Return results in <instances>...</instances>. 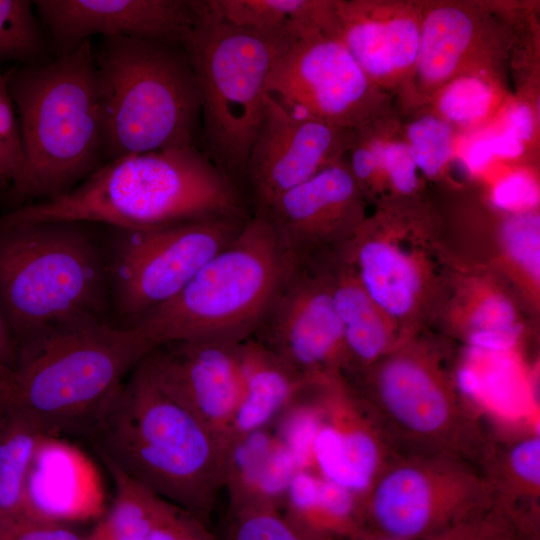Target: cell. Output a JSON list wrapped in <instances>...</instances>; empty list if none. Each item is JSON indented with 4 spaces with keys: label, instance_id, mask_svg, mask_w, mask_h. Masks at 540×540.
<instances>
[{
    "label": "cell",
    "instance_id": "48",
    "mask_svg": "<svg viewBox=\"0 0 540 540\" xmlns=\"http://www.w3.org/2000/svg\"><path fill=\"white\" fill-rule=\"evenodd\" d=\"M357 540H429V539H403L384 535L382 533L363 528Z\"/></svg>",
    "mask_w": 540,
    "mask_h": 540
},
{
    "label": "cell",
    "instance_id": "4",
    "mask_svg": "<svg viewBox=\"0 0 540 540\" xmlns=\"http://www.w3.org/2000/svg\"><path fill=\"white\" fill-rule=\"evenodd\" d=\"M25 166L4 194L17 207L60 196L103 164L102 119L91 40L50 61L7 71Z\"/></svg>",
    "mask_w": 540,
    "mask_h": 540
},
{
    "label": "cell",
    "instance_id": "41",
    "mask_svg": "<svg viewBox=\"0 0 540 540\" xmlns=\"http://www.w3.org/2000/svg\"><path fill=\"white\" fill-rule=\"evenodd\" d=\"M523 149L524 142L504 129L500 134L474 142L467 151L465 161L471 170L478 171L494 157L514 158L520 156Z\"/></svg>",
    "mask_w": 540,
    "mask_h": 540
},
{
    "label": "cell",
    "instance_id": "19",
    "mask_svg": "<svg viewBox=\"0 0 540 540\" xmlns=\"http://www.w3.org/2000/svg\"><path fill=\"white\" fill-rule=\"evenodd\" d=\"M337 36L371 79H382L416 63L420 28L408 16L382 20L365 4L335 2Z\"/></svg>",
    "mask_w": 540,
    "mask_h": 540
},
{
    "label": "cell",
    "instance_id": "9",
    "mask_svg": "<svg viewBox=\"0 0 540 540\" xmlns=\"http://www.w3.org/2000/svg\"><path fill=\"white\" fill-rule=\"evenodd\" d=\"M251 217V216H250ZM250 217H218L149 228H112L106 241L111 310L131 328L175 297Z\"/></svg>",
    "mask_w": 540,
    "mask_h": 540
},
{
    "label": "cell",
    "instance_id": "40",
    "mask_svg": "<svg viewBox=\"0 0 540 540\" xmlns=\"http://www.w3.org/2000/svg\"><path fill=\"white\" fill-rule=\"evenodd\" d=\"M492 199L501 209L525 212L538 204L539 189L529 174L513 172L495 185Z\"/></svg>",
    "mask_w": 540,
    "mask_h": 540
},
{
    "label": "cell",
    "instance_id": "33",
    "mask_svg": "<svg viewBox=\"0 0 540 540\" xmlns=\"http://www.w3.org/2000/svg\"><path fill=\"white\" fill-rule=\"evenodd\" d=\"M408 148L416 164L426 175H436L451 155V128L442 118L426 115L408 127Z\"/></svg>",
    "mask_w": 540,
    "mask_h": 540
},
{
    "label": "cell",
    "instance_id": "17",
    "mask_svg": "<svg viewBox=\"0 0 540 540\" xmlns=\"http://www.w3.org/2000/svg\"><path fill=\"white\" fill-rule=\"evenodd\" d=\"M358 214V186L339 159L278 196L259 216L270 223L291 263L297 264L351 234Z\"/></svg>",
    "mask_w": 540,
    "mask_h": 540
},
{
    "label": "cell",
    "instance_id": "13",
    "mask_svg": "<svg viewBox=\"0 0 540 540\" xmlns=\"http://www.w3.org/2000/svg\"><path fill=\"white\" fill-rule=\"evenodd\" d=\"M251 338L307 382L340 374L343 328L328 285L312 262L292 265Z\"/></svg>",
    "mask_w": 540,
    "mask_h": 540
},
{
    "label": "cell",
    "instance_id": "24",
    "mask_svg": "<svg viewBox=\"0 0 540 540\" xmlns=\"http://www.w3.org/2000/svg\"><path fill=\"white\" fill-rule=\"evenodd\" d=\"M76 456L68 446L43 436L35 453L27 482L26 503L30 515L62 522L84 518L93 510L76 496Z\"/></svg>",
    "mask_w": 540,
    "mask_h": 540
},
{
    "label": "cell",
    "instance_id": "30",
    "mask_svg": "<svg viewBox=\"0 0 540 540\" xmlns=\"http://www.w3.org/2000/svg\"><path fill=\"white\" fill-rule=\"evenodd\" d=\"M46 39L33 13L32 2L0 0V59L42 62Z\"/></svg>",
    "mask_w": 540,
    "mask_h": 540
},
{
    "label": "cell",
    "instance_id": "31",
    "mask_svg": "<svg viewBox=\"0 0 540 540\" xmlns=\"http://www.w3.org/2000/svg\"><path fill=\"white\" fill-rule=\"evenodd\" d=\"M539 536L522 517L495 501L488 510L429 540H529Z\"/></svg>",
    "mask_w": 540,
    "mask_h": 540
},
{
    "label": "cell",
    "instance_id": "15",
    "mask_svg": "<svg viewBox=\"0 0 540 540\" xmlns=\"http://www.w3.org/2000/svg\"><path fill=\"white\" fill-rule=\"evenodd\" d=\"M33 3L56 56L76 50L97 34L181 45L198 13V0H38Z\"/></svg>",
    "mask_w": 540,
    "mask_h": 540
},
{
    "label": "cell",
    "instance_id": "29",
    "mask_svg": "<svg viewBox=\"0 0 540 540\" xmlns=\"http://www.w3.org/2000/svg\"><path fill=\"white\" fill-rule=\"evenodd\" d=\"M104 462L115 484V497L87 540H150L162 498L112 463Z\"/></svg>",
    "mask_w": 540,
    "mask_h": 540
},
{
    "label": "cell",
    "instance_id": "38",
    "mask_svg": "<svg viewBox=\"0 0 540 540\" xmlns=\"http://www.w3.org/2000/svg\"><path fill=\"white\" fill-rule=\"evenodd\" d=\"M0 540H87L62 522L28 513L0 518Z\"/></svg>",
    "mask_w": 540,
    "mask_h": 540
},
{
    "label": "cell",
    "instance_id": "36",
    "mask_svg": "<svg viewBox=\"0 0 540 540\" xmlns=\"http://www.w3.org/2000/svg\"><path fill=\"white\" fill-rule=\"evenodd\" d=\"M7 80V72L0 70V175L12 185L20 180L25 160L20 127Z\"/></svg>",
    "mask_w": 540,
    "mask_h": 540
},
{
    "label": "cell",
    "instance_id": "16",
    "mask_svg": "<svg viewBox=\"0 0 540 540\" xmlns=\"http://www.w3.org/2000/svg\"><path fill=\"white\" fill-rule=\"evenodd\" d=\"M322 423L313 444V470L361 499L399 455L361 397L340 374L320 381Z\"/></svg>",
    "mask_w": 540,
    "mask_h": 540
},
{
    "label": "cell",
    "instance_id": "8",
    "mask_svg": "<svg viewBox=\"0 0 540 540\" xmlns=\"http://www.w3.org/2000/svg\"><path fill=\"white\" fill-rule=\"evenodd\" d=\"M290 43L234 25L214 0H198L181 44L200 93L204 153L239 190L264 117L268 77Z\"/></svg>",
    "mask_w": 540,
    "mask_h": 540
},
{
    "label": "cell",
    "instance_id": "20",
    "mask_svg": "<svg viewBox=\"0 0 540 540\" xmlns=\"http://www.w3.org/2000/svg\"><path fill=\"white\" fill-rule=\"evenodd\" d=\"M239 353L242 389L229 444L238 437L266 428L307 383L253 338L240 343Z\"/></svg>",
    "mask_w": 540,
    "mask_h": 540
},
{
    "label": "cell",
    "instance_id": "18",
    "mask_svg": "<svg viewBox=\"0 0 540 540\" xmlns=\"http://www.w3.org/2000/svg\"><path fill=\"white\" fill-rule=\"evenodd\" d=\"M239 346L174 341L154 347L145 356L227 445L242 389Z\"/></svg>",
    "mask_w": 540,
    "mask_h": 540
},
{
    "label": "cell",
    "instance_id": "12",
    "mask_svg": "<svg viewBox=\"0 0 540 540\" xmlns=\"http://www.w3.org/2000/svg\"><path fill=\"white\" fill-rule=\"evenodd\" d=\"M266 94L299 118L361 129L372 107L371 80L336 33L290 43L268 77Z\"/></svg>",
    "mask_w": 540,
    "mask_h": 540
},
{
    "label": "cell",
    "instance_id": "49",
    "mask_svg": "<svg viewBox=\"0 0 540 540\" xmlns=\"http://www.w3.org/2000/svg\"><path fill=\"white\" fill-rule=\"evenodd\" d=\"M10 186V182L0 175V195L5 194Z\"/></svg>",
    "mask_w": 540,
    "mask_h": 540
},
{
    "label": "cell",
    "instance_id": "34",
    "mask_svg": "<svg viewBox=\"0 0 540 540\" xmlns=\"http://www.w3.org/2000/svg\"><path fill=\"white\" fill-rule=\"evenodd\" d=\"M492 101L493 91L484 79L479 76H462L442 90L438 108L447 120L467 124L483 118Z\"/></svg>",
    "mask_w": 540,
    "mask_h": 540
},
{
    "label": "cell",
    "instance_id": "39",
    "mask_svg": "<svg viewBox=\"0 0 540 540\" xmlns=\"http://www.w3.org/2000/svg\"><path fill=\"white\" fill-rule=\"evenodd\" d=\"M370 144L378 158L379 167H384L393 185L402 193L412 192L417 185V167L408 145L402 142Z\"/></svg>",
    "mask_w": 540,
    "mask_h": 540
},
{
    "label": "cell",
    "instance_id": "27",
    "mask_svg": "<svg viewBox=\"0 0 540 540\" xmlns=\"http://www.w3.org/2000/svg\"><path fill=\"white\" fill-rule=\"evenodd\" d=\"M474 36L472 18L462 9L442 6L432 10L420 28L416 71L427 85L447 80L456 70Z\"/></svg>",
    "mask_w": 540,
    "mask_h": 540
},
{
    "label": "cell",
    "instance_id": "43",
    "mask_svg": "<svg viewBox=\"0 0 540 540\" xmlns=\"http://www.w3.org/2000/svg\"><path fill=\"white\" fill-rule=\"evenodd\" d=\"M520 335V327L516 324L506 329L473 330L469 343L479 352L504 353L511 350Z\"/></svg>",
    "mask_w": 540,
    "mask_h": 540
},
{
    "label": "cell",
    "instance_id": "45",
    "mask_svg": "<svg viewBox=\"0 0 540 540\" xmlns=\"http://www.w3.org/2000/svg\"><path fill=\"white\" fill-rule=\"evenodd\" d=\"M18 346L9 323L0 308V379L15 366Z\"/></svg>",
    "mask_w": 540,
    "mask_h": 540
},
{
    "label": "cell",
    "instance_id": "7",
    "mask_svg": "<svg viewBox=\"0 0 540 540\" xmlns=\"http://www.w3.org/2000/svg\"><path fill=\"white\" fill-rule=\"evenodd\" d=\"M291 267L270 223L251 215L175 297L131 328L152 349L174 341L242 343L259 328Z\"/></svg>",
    "mask_w": 540,
    "mask_h": 540
},
{
    "label": "cell",
    "instance_id": "14",
    "mask_svg": "<svg viewBox=\"0 0 540 540\" xmlns=\"http://www.w3.org/2000/svg\"><path fill=\"white\" fill-rule=\"evenodd\" d=\"M353 132L293 116L267 95L244 171L252 215L262 214L278 196L339 160Z\"/></svg>",
    "mask_w": 540,
    "mask_h": 540
},
{
    "label": "cell",
    "instance_id": "44",
    "mask_svg": "<svg viewBox=\"0 0 540 540\" xmlns=\"http://www.w3.org/2000/svg\"><path fill=\"white\" fill-rule=\"evenodd\" d=\"M350 147L353 148V151L351 154V164L348 168L358 186L359 183H366L372 179L376 170L379 168V162L370 143L354 142L352 139Z\"/></svg>",
    "mask_w": 540,
    "mask_h": 540
},
{
    "label": "cell",
    "instance_id": "37",
    "mask_svg": "<svg viewBox=\"0 0 540 540\" xmlns=\"http://www.w3.org/2000/svg\"><path fill=\"white\" fill-rule=\"evenodd\" d=\"M150 540H217L206 523L162 499Z\"/></svg>",
    "mask_w": 540,
    "mask_h": 540
},
{
    "label": "cell",
    "instance_id": "5",
    "mask_svg": "<svg viewBox=\"0 0 540 540\" xmlns=\"http://www.w3.org/2000/svg\"><path fill=\"white\" fill-rule=\"evenodd\" d=\"M152 348L134 328L113 322L60 329L18 349L0 379V411L17 413L44 435L87 430Z\"/></svg>",
    "mask_w": 540,
    "mask_h": 540
},
{
    "label": "cell",
    "instance_id": "25",
    "mask_svg": "<svg viewBox=\"0 0 540 540\" xmlns=\"http://www.w3.org/2000/svg\"><path fill=\"white\" fill-rule=\"evenodd\" d=\"M349 250L348 261L375 306L393 316L407 314L414 305L420 280L412 261L396 247L376 239H362Z\"/></svg>",
    "mask_w": 540,
    "mask_h": 540
},
{
    "label": "cell",
    "instance_id": "32",
    "mask_svg": "<svg viewBox=\"0 0 540 540\" xmlns=\"http://www.w3.org/2000/svg\"><path fill=\"white\" fill-rule=\"evenodd\" d=\"M278 508L266 503L230 506L225 540H306Z\"/></svg>",
    "mask_w": 540,
    "mask_h": 540
},
{
    "label": "cell",
    "instance_id": "21",
    "mask_svg": "<svg viewBox=\"0 0 540 540\" xmlns=\"http://www.w3.org/2000/svg\"><path fill=\"white\" fill-rule=\"evenodd\" d=\"M285 504V517L306 540H357L364 528L363 499L313 470L295 473Z\"/></svg>",
    "mask_w": 540,
    "mask_h": 540
},
{
    "label": "cell",
    "instance_id": "46",
    "mask_svg": "<svg viewBox=\"0 0 540 540\" xmlns=\"http://www.w3.org/2000/svg\"><path fill=\"white\" fill-rule=\"evenodd\" d=\"M534 128V116L527 105L519 104L509 111L506 118L505 129L513 133L522 142H525L532 137Z\"/></svg>",
    "mask_w": 540,
    "mask_h": 540
},
{
    "label": "cell",
    "instance_id": "42",
    "mask_svg": "<svg viewBox=\"0 0 540 540\" xmlns=\"http://www.w3.org/2000/svg\"><path fill=\"white\" fill-rule=\"evenodd\" d=\"M515 319L512 303L503 296L492 295L475 307L471 315V326L473 330L506 329L516 325Z\"/></svg>",
    "mask_w": 540,
    "mask_h": 540
},
{
    "label": "cell",
    "instance_id": "1",
    "mask_svg": "<svg viewBox=\"0 0 540 540\" xmlns=\"http://www.w3.org/2000/svg\"><path fill=\"white\" fill-rule=\"evenodd\" d=\"M145 356L93 430L103 459L207 523L225 488L228 445Z\"/></svg>",
    "mask_w": 540,
    "mask_h": 540
},
{
    "label": "cell",
    "instance_id": "2",
    "mask_svg": "<svg viewBox=\"0 0 540 540\" xmlns=\"http://www.w3.org/2000/svg\"><path fill=\"white\" fill-rule=\"evenodd\" d=\"M250 216L241 191L194 146L110 160L70 191L0 217L9 222L79 221L132 229Z\"/></svg>",
    "mask_w": 540,
    "mask_h": 540
},
{
    "label": "cell",
    "instance_id": "35",
    "mask_svg": "<svg viewBox=\"0 0 540 540\" xmlns=\"http://www.w3.org/2000/svg\"><path fill=\"white\" fill-rule=\"evenodd\" d=\"M502 240L510 258L534 281L540 277V221L533 212H520L503 225Z\"/></svg>",
    "mask_w": 540,
    "mask_h": 540
},
{
    "label": "cell",
    "instance_id": "50",
    "mask_svg": "<svg viewBox=\"0 0 540 540\" xmlns=\"http://www.w3.org/2000/svg\"><path fill=\"white\" fill-rule=\"evenodd\" d=\"M539 538H540V537L537 536V537H533V538H531V539H529V540H539Z\"/></svg>",
    "mask_w": 540,
    "mask_h": 540
},
{
    "label": "cell",
    "instance_id": "11",
    "mask_svg": "<svg viewBox=\"0 0 540 540\" xmlns=\"http://www.w3.org/2000/svg\"><path fill=\"white\" fill-rule=\"evenodd\" d=\"M495 504L478 465L451 452L398 456L362 505L364 528L396 538L430 539Z\"/></svg>",
    "mask_w": 540,
    "mask_h": 540
},
{
    "label": "cell",
    "instance_id": "6",
    "mask_svg": "<svg viewBox=\"0 0 540 540\" xmlns=\"http://www.w3.org/2000/svg\"><path fill=\"white\" fill-rule=\"evenodd\" d=\"M94 59L104 163L132 154L197 146L201 99L181 45L103 37Z\"/></svg>",
    "mask_w": 540,
    "mask_h": 540
},
{
    "label": "cell",
    "instance_id": "3",
    "mask_svg": "<svg viewBox=\"0 0 540 540\" xmlns=\"http://www.w3.org/2000/svg\"><path fill=\"white\" fill-rule=\"evenodd\" d=\"M93 225L0 217V308L18 349L60 329L112 322L106 244Z\"/></svg>",
    "mask_w": 540,
    "mask_h": 540
},
{
    "label": "cell",
    "instance_id": "47",
    "mask_svg": "<svg viewBox=\"0 0 540 540\" xmlns=\"http://www.w3.org/2000/svg\"><path fill=\"white\" fill-rule=\"evenodd\" d=\"M457 380L460 389L466 394L475 395L481 390L480 376L471 368H462Z\"/></svg>",
    "mask_w": 540,
    "mask_h": 540
},
{
    "label": "cell",
    "instance_id": "23",
    "mask_svg": "<svg viewBox=\"0 0 540 540\" xmlns=\"http://www.w3.org/2000/svg\"><path fill=\"white\" fill-rule=\"evenodd\" d=\"M234 25L294 42L321 32L336 33L335 2L315 0H214Z\"/></svg>",
    "mask_w": 540,
    "mask_h": 540
},
{
    "label": "cell",
    "instance_id": "26",
    "mask_svg": "<svg viewBox=\"0 0 540 540\" xmlns=\"http://www.w3.org/2000/svg\"><path fill=\"white\" fill-rule=\"evenodd\" d=\"M322 273L343 328L344 351L348 361L368 366L386 351L389 335L379 309L363 289L357 275L340 272L334 276Z\"/></svg>",
    "mask_w": 540,
    "mask_h": 540
},
{
    "label": "cell",
    "instance_id": "22",
    "mask_svg": "<svg viewBox=\"0 0 540 540\" xmlns=\"http://www.w3.org/2000/svg\"><path fill=\"white\" fill-rule=\"evenodd\" d=\"M476 464L495 501L531 523L539 524L540 436L524 431L501 440L487 437Z\"/></svg>",
    "mask_w": 540,
    "mask_h": 540
},
{
    "label": "cell",
    "instance_id": "28",
    "mask_svg": "<svg viewBox=\"0 0 540 540\" xmlns=\"http://www.w3.org/2000/svg\"><path fill=\"white\" fill-rule=\"evenodd\" d=\"M43 436L23 416L0 411V518L28 513L27 482Z\"/></svg>",
    "mask_w": 540,
    "mask_h": 540
},
{
    "label": "cell",
    "instance_id": "10",
    "mask_svg": "<svg viewBox=\"0 0 540 540\" xmlns=\"http://www.w3.org/2000/svg\"><path fill=\"white\" fill-rule=\"evenodd\" d=\"M359 396L399 456L451 452L476 462L486 439L481 422L426 356H389L372 367Z\"/></svg>",
    "mask_w": 540,
    "mask_h": 540
}]
</instances>
